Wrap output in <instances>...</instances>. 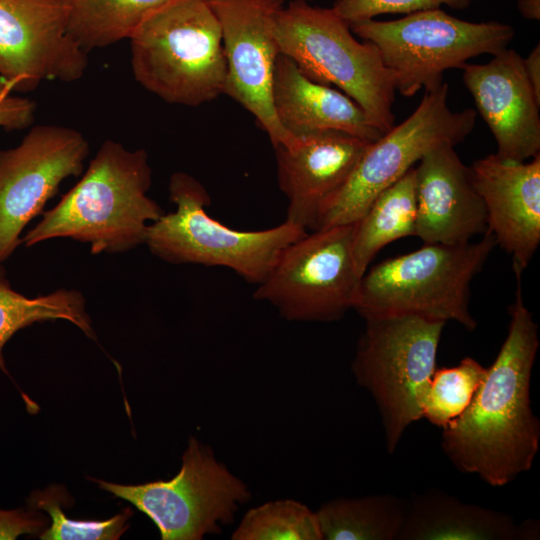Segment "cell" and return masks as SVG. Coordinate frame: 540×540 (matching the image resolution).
Wrapping results in <instances>:
<instances>
[{
  "instance_id": "25",
  "label": "cell",
  "mask_w": 540,
  "mask_h": 540,
  "mask_svg": "<svg viewBox=\"0 0 540 540\" xmlns=\"http://www.w3.org/2000/svg\"><path fill=\"white\" fill-rule=\"evenodd\" d=\"M487 368L471 357L457 366L435 369L421 402L422 418L443 429L469 406Z\"/></svg>"
},
{
  "instance_id": "22",
  "label": "cell",
  "mask_w": 540,
  "mask_h": 540,
  "mask_svg": "<svg viewBox=\"0 0 540 540\" xmlns=\"http://www.w3.org/2000/svg\"><path fill=\"white\" fill-rule=\"evenodd\" d=\"M407 500L392 494L339 498L316 512L323 539L397 540Z\"/></svg>"
},
{
  "instance_id": "34",
  "label": "cell",
  "mask_w": 540,
  "mask_h": 540,
  "mask_svg": "<svg viewBox=\"0 0 540 540\" xmlns=\"http://www.w3.org/2000/svg\"><path fill=\"white\" fill-rule=\"evenodd\" d=\"M5 274L4 269L0 266V278H3Z\"/></svg>"
},
{
  "instance_id": "9",
  "label": "cell",
  "mask_w": 540,
  "mask_h": 540,
  "mask_svg": "<svg viewBox=\"0 0 540 540\" xmlns=\"http://www.w3.org/2000/svg\"><path fill=\"white\" fill-rule=\"evenodd\" d=\"M448 95L446 82L425 91L409 117L367 146L346 183L323 208L315 230L357 222L375 198L427 152L445 144L455 147L471 134L476 111H452Z\"/></svg>"
},
{
  "instance_id": "30",
  "label": "cell",
  "mask_w": 540,
  "mask_h": 540,
  "mask_svg": "<svg viewBox=\"0 0 540 540\" xmlns=\"http://www.w3.org/2000/svg\"><path fill=\"white\" fill-rule=\"evenodd\" d=\"M35 104L14 95L0 97V128L21 130L30 126L35 118Z\"/></svg>"
},
{
  "instance_id": "17",
  "label": "cell",
  "mask_w": 540,
  "mask_h": 540,
  "mask_svg": "<svg viewBox=\"0 0 540 540\" xmlns=\"http://www.w3.org/2000/svg\"><path fill=\"white\" fill-rule=\"evenodd\" d=\"M469 168L485 206L487 231L521 276L540 243V154L528 162L490 154Z\"/></svg>"
},
{
  "instance_id": "6",
  "label": "cell",
  "mask_w": 540,
  "mask_h": 540,
  "mask_svg": "<svg viewBox=\"0 0 540 540\" xmlns=\"http://www.w3.org/2000/svg\"><path fill=\"white\" fill-rule=\"evenodd\" d=\"M176 210L148 227L145 244L173 264L224 267L256 286L263 282L282 251L308 231L288 221L264 230H237L207 212L210 196L203 184L185 172L169 181Z\"/></svg>"
},
{
  "instance_id": "13",
  "label": "cell",
  "mask_w": 540,
  "mask_h": 540,
  "mask_svg": "<svg viewBox=\"0 0 540 540\" xmlns=\"http://www.w3.org/2000/svg\"><path fill=\"white\" fill-rule=\"evenodd\" d=\"M221 28L227 67L225 94L247 110L273 148L296 136L277 119L272 101L275 66L280 55L275 35L285 0H207Z\"/></svg>"
},
{
  "instance_id": "31",
  "label": "cell",
  "mask_w": 540,
  "mask_h": 540,
  "mask_svg": "<svg viewBox=\"0 0 540 540\" xmlns=\"http://www.w3.org/2000/svg\"><path fill=\"white\" fill-rule=\"evenodd\" d=\"M523 67L526 77L534 91L537 100L540 101V45L539 43L523 58Z\"/></svg>"
},
{
  "instance_id": "28",
  "label": "cell",
  "mask_w": 540,
  "mask_h": 540,
  "mask_svg": "<svg viewBox=\"0 0 540 540\" xmlns=\"http://www.w3.org/2000/svg\"><path fill=\"white\" fill-rule=\"evenodd\" d=\"M471 0H337L332 9L349 24L374 19L383 14H412L447 5L466 9Z\"/></svg>"
},
{
  "instance_id": "21",
  "label": "cell",
  "mask_w": 540,
  "mask_h": 540,
  "mask_svg": "<svg viewBox=\"0 0 540 540\" xmlns=\"http://www.w3.org/2000/svg\"><path fill=\"white\" fill-rule=\"evenodd\" d=\"M415 166L382 191L355 222L352 254L361 278L378 252L389 243L415 236Z\"/></svg>"
},
{
  "instance_id": "33",
  "label": "cell",
  "mask_w": 540,
  "mask_h": 540,
  "mask_svg": "<svg viewBox=\"0 0 540 540\" xmlns=\"http://www.w3.org/2000/svg\"><path fill=\"white\" fill-rule=\"evenodd\" d=\"M12 91L10 85L0 76V97L9 95Z\"/></svg>"
},
{
  "instance_id": "1",
  "label": "cell",
  "mask_w": 540,
  "mask_h": 540,
  "mask_svg": "<svg viewBox=\"0 0 540 540\" xmlns=\"http://www.w3.org/2000/svg\"><path fill=\"white\" fill-rule=\"evenodd\" d=\"M516 278L507 336L467 409L442 429L441 446L451 463L493 487L529 471L540 443L530 400L538 326L524 303L521 276Z\"/></svg>"
},
{
  "instance_id": "24",
  "label": "cell",
  "mask_w": 540,
  "mask_h": 540,
  "mask_svg": "<svg viewBox=\"0 0 540 540\" xmlns=\"http://www.w3.org/2000/svg\"><path fill=\"white\" fill-rule=\"evenodd\" d=\"M67 320L86 336L96 340L84 296L76 290L59 289L48 295L29 298L13 290L5 278H0V369L10 375L3 348L19 330L37 322Z\"/></svg>"
},
{
  "instance_id": "26",
  "label": "cell",
  "mask_w": 540,
  "mask_h": 540,
  "mask_svg": "<svg viewBox=\"0 0 540 540\" xmlns=\"http://www.w3.org/2000/svg\"><path fill=\"white\" fill-rule=\"evenodd\" d=\"M234 540H322L316 512L294 500L250 509L232 534Z\"/></svg>"
},
{
  "instance_id": "3",
  "label": "cell",
  "mask_w": 540,
  "mask_h": 540,
  "mask_svg": "<svg viewBox=\"0 0 540 540\" xmlns=\"http://www.w3.org/2000/svg\"><path fill=\"white\" fill-rule=\"evenodd\" d=\"M129 40L134 78L163 101L196 107L225 94L221 28L207 0L169 2Z\"/></svg>"
},
{
  "instance_id": "29",
  "label": "cell",
  "mask_w": 540,
  "mask_h": 540,
  "mask_svg": "<svg viewBox=\"0 0 540 540\" xmlns=\"http://www.w3.org/2000/svg\"><path fill=\"white\" fill-rule=\"evenodd\" d=\"M48 520L36 509H0V540H15L23 535H40Z\"/></svg>"
},
{
  "instance_id": "7",
  "label": "cell",
  "mask_w": 540,
  "mask_h": 540,
  "mask_svg": "<svg viewBox=\"0 0 540 540\" xmlns=\"http://www.w3.org/2000/svg\"><path fill=\"white\" fill-rule=\"evenodd\" d=\"M354 35L374 44L391 72L395 89L411 97L437 89L448 69L462 68L482 54L507 48L514 28L498 21L470 22L440 8L408 14L392 21L374 19L350 24Z\"/></svg>"
},
{
  "instance_id": "8",
  "label": "cell",
  "mask_w": 540,
  "mask_h": 540,
  "mask_svg": "<svg viewBox=\"0 0 540 540\" xmlns=\"http://www.w3.org/2000/svg\"><path fill=\"white\" fill-rule=\"evenodd\" d=\"M352 371L373 396L393 453L405 430L422 418L421 402L436 369L444 321L416 315L365 319Z\"/></svg>"
},
{
  "instance_id": "23",
  "label": "cell",
  "mask_w": 540,
  "mask_h": 540,
  "mask_svg": "<svg viewBox=\"0 0 540 540\" xmlns=\"http://www.w3.org/2000/svg\"><path fill=\"white\" fill-rule=\"evenodd\" d=\"M173 0H69L67 29L85 51L129 39L153 12Z\"/></svg>"
},
{
  "instance_id": "32",
  "label": "cell",
  "mask_w": 540,
  "mask_h": 540,
  "mask_svg": "<svg viewBox=\"0 0 540 540\" xmlns=\"http://www.w3.org/2000/svg\"><path fill=\"white\" fill-rule=\"evenodd\" d=\"M517 9L526 20H540V0H516Z\"/></svg>"
},
{
  "instance_id": "11",
  "label": "cell",
  "mask_w": 540,
  "mask_h": 540,
  "mask_svg": "<svg viewBox=\"0 0 540 540\" xmlns=\"http://www.w3.org/2000/svg\"><path fill=\"white\" fill-rule=\"evenodd\" d=\"M355 223L308 232L288 245L253 297L288 321H335L352 309L360 280L352 242Z\"/></svg>"
},
{
  "instance_id": "12",
  "label": "cell",
  "mask_w": 540,
  "mask_h": 540,
  "mask_svg": "<svg viewBox=\"0 0 540 540\" xmlns=\"http://www.w3.org/2000/svg\"><path fill=\"white\" fill-rule=\"evenodd\" d=\"M89 154L84 135L70 127H32L19 145L0 150V264L22 243L20 234L58 192L78 176Z\"/></svg>"
},
{
  "instance_id": "18",
  "label": "cell",
  "mask_w": 540,
  "mask_h": 540,
  "mask_svg": "<svg viewBox=\"0 0 540 540\" xmlns=\"http://www.w3.org/2000/svg\"><path fill=\"white\" fill-rule=\"evenodd\" d=\"M415 236L423 244H458L487 230L484 203L454 146L427 152L415 167Z\"/></svg>"
},
{
  "instance_id": "4",
  "label": "cell",
  "mask_w": 540,
  "mask_h": 540,
  "mask_svg": "<svg viewBox=\"0 0 540 540\" xmlns=\"http://www.w3.org/2000/svg\"><path fill=\"white\" fill-rule=\"evenodd\" d=\"M496 245L486 230L477 242L423 244L386 259L362 275L352 309L364 319L416 315L472 331L477 322L469 310L470 284Z\"/></svg>"
},
{
  "instance_id": "16",
  "label": "cell",
  "mask_w": 540,
  "mask_h": 540,
  "mask_svg": "<svg viewBox=\"0 0 540 540\" xmlns=\"http://www.w3.org/2000/svg\"><path fill=\"white\" fill-rule=\"evenodd\" d=\"M370 143L324 131L275 147L277 181L288 203L285 220L315 230L323 208L346 183Z\"/></svg>"
},
{
  "instance_id": "19",
  "label": "cell",
  "mask_w": 540,
  "mask_h": 540,
  "mask_svg": "<svg viewBox=\"0 0 540 540\" xmlns=\"http://www.w3.org/2000/svg\"><path fill=\"white\" fill-rule=\"evenodd\" d=\"M272 101L278 121L294 136L335 131L375 142L384 134L349 96L311 80L283 54L275 66Z\"/></svg>"
},
{
  "instance_id": "2",
  "label": "cell",
  "mask_w": 540,
  "mask_h": 540,
  "mask_svg": "<svg viewBox=\"0 0 540 540\" xmlns=\"http://www.w3.org/2000/svg\"><path fill=\"white\" fill-rule=\"evenodd\" d=\"M152 170L144 149L106 140L81 180L22 238L26 247L68 237L90 244L92 254L120 253L146 241L164 211L148 196Z\"/></svg>"
},
{
  "instance_id": "14",
  "label": "cell",
  "mask_w": 540,
  "mask_h": 540,
  "mask_svg": "<svg viewBox=\"0 0 540 540\" xmlns=\"http://www.w3.org/2000/svg\"><path fill=\"white\" fill-rule=\"evenodd\" d=\"M69 0H0V76L13 91L84 76L87 51L68 33Z\"/></svg>"
},
{
  "instance_id": "27",
  "label": "cell",
  "mask_w": 540,
  "mask_h": 540,
  "mask_svg": "<svg viewBox=\"0 0 540 540\" xmlns=\"http://www.w3.org/2000/svg\"><path fill=\"white\" fill-rule=\"evenodd\" d=\"M60 487L34 491L28 498L30 508L44 510L51 517V526L39 537L43 540H116L129 527L127 523L133 515L130 508H125L115 516L102 520H75L66 517L61 509Z\"/></svg>"
},
{
  "instance_id": "10",
  "label": "cell",
  "mask_w": 540,
  "mask_h": 540,
  "mask_svg": "<svg viewBox=\"0 0 540 540\" xmlns=\"http://www.w3.org/2000/svg\"><path fill=\"white\" fill-rule=\"evenodd\" d=\"M92 480L147 515L163 540H199L217 534L250 499L247 485L195 438L189 440L172 479L139 485Z\"/></svg>"
},
{
  "instance_id": "20",
  "label": "cell",
  "mask_w": 540,
  "mask_h": 540,
  "mask_svg": "<svg viewBox=\"0 0 540 540\" xmlns=\"http://www.w3.org/2000/svg\"><path fill=\"white\" fill-rule=\"evenodd\" d=\"M539 523H521L508 514L430 489L407 500L397 540H535Z\"/></svg>"
},
{
  "instance_id": "5",
  "label": "cell",
  "mask_w": 540,
  "mask_h": 540,
  "mask_svg": "<svg viewBox=\"0 0 540 540\" xmlns=\"http://www.w3.org/2000/svg\"><path fill=\"white\" fill-rule=\"evenodd\" d=\"M276 40L311 80L334 85L354 100L383 133L393 126L395 85L377 47L358 41L332 8L292 0L279 11Z\"/></svg>"
},
{
  "instance_id": "15",
  "label": "cell",
  "mask_w": 540,
  "mask_h": 540,
  "mask_svg": "<svg viewBox=\"0 0 540 540\" xmlns=\"http://www.w3.org/2000/svg\"><path fill=\"white\" fill-rule=\"evenodd\" d=\"M461 69L463 83L495 139V154L512 162H525L539 154L540 101L520 54L506 48L488 63H466Z\"/></svg>"
}]
</instances>
